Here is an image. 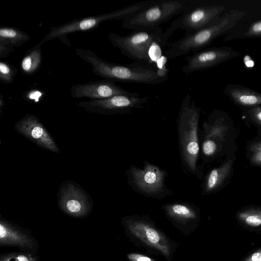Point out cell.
<instances>
[{
	"label": "cell",
	"instance_id": "cell-1",
	"mask_svg": "<svg viewBox=\"0 0 261 261\" xmlns=\"http://www.w3.org/2000/svg\"><path fill=\"white\" fill-rule=\"evenodd\" d=\"M201 109L187 94L182 99L177 117L178 152L181 168L185 173L201 179L202 169L200 157L199 121Z\"/></svg>",
	"mask_w": 261,
	"mask_h": 261
},
{
	"label": "cell",
	"instance_id": "cell-2",
	"mask_svg": "<svg viewBox=\"0 0 261 261\" xmlns=\"http://www.w3.org/2000/svg\"><path fill=\"white\" fill-rule=\"evenodd\" d=\"M77 56L89 64L93 73L112 82L156 85L168 79L166 67L159 68L154 65L139 63L120 64L101 59L95 53L89 49L76 48Z\"/></svg>",
	"mask_w": 261,
	"mask_h": 261
},
{
	"label": "cell",
	"instance_id": "cell-3",
	"mask_svg": "<svg viewBox=\"0 0 261 261\" xmlns=\"http://www.w3.org/2000/svg\"><path fill=\"white\" fill-rule=\"evenodd\" d=\"M244 14L243 12L239 10H231L208 27L170 43L168 48L164 51L165 56L173 59L201 50L217 37L232 28Z\"/></svg>",
	"mask_w": 261,
	"mask_h": 261
},
{
	"label": "cell",
	"instance_id": "cell-4",
	"mask_svg": "<svg viewBox=\"0 0 261 261\" xmlns=\"http://www.w3.org/2000/svg\"><path fill=\"white\" fill-rule=\"evenodd\" d=\"M124 175L133 190L144 197L162 199L174 194L166 184L168 172L148 161L143 162L142 168L132 164Z\"/></svg>",
	"mask_w": 261,
	"mask_h": 261
},
{
	"label": "cell",
	"instance_id": "cell-5",
	"mask_svg": "<svg viewBox=\"0 0 261 261\" xmlns=\"http://www.w3.org/2000/svg\"><path fill=\"white\" fill-rule=\"evenodd\" d=\"M108 38L112 46L118 48L122 54L145 65H154L149 54L154 43L160 42L163 47L167 44L164 40V33L160 27L134 30L124 36L111 33Z\"/></svg>",
	"mask_w": 261,
	"mask_h": 261
},
{
	"label": "cell",
	"instance_id": "cell-6",
	"mask_svg": "<svg viewBox=\"0 0 261 261\" xmlns=\"http://www.w3.org/2000/svg\"><path fill=\"white\" fill-rule=\"evenodd\" d=\"M225 9L224 6L209 4L200 0H191L164 32L165 42L167 43L169 37L178 29L185 31L187 36L208 27L220 17Z\"/></svg>",
	"mask_w": 261,
	"mask_h": 261
},
{
	"label": "cell",
	"instance_id": "cell-7",
	"mask_svg": "<svg viewBox=\"0 0 261 261\" xmlns=\"http://www.w3.org/2000/svg\"><path fill=\"white\" fill-rule=\"evenodd\" d=\"M191 0H152L148 6L123 20L125 29L140 30L159 25L179 15Z\"/></svg>",
	"mask_w": 261,
	"mask_h": 261
},
{
	"label": "cell",
	"instance_id": "cell-8",
	"mask_svg": "<svg viewBox=\"0 0 261 261\" xmlns=\"http://www.w3.org/2000/svg\"><path fill=\"white\" fill-rule=\"evenodd\" d=\"M152 1L136 3L114 11L75 19L59 26L53 27L38 44L41 46L47 41L56 38L62 39L69 34L94 30L105 21L123 20L148 6Z\"/></svg>",
	"mask_w": 261,
	"mask_h": 261
},
{
	"label": "cell",
	"instance_id": "cell-9",
	"mask_svg": "<svg viewBox=\"0 0 261 261\" xmlns=\"http://www.w3.org/2000/svg\"><path fill=\"white\" fill-rule=\"evenodd\" d=\"M148 97L141 96L136 92L117 95L99 100L81 101L77 106L92 113L104 115L130 113L136 109H144Z\"/></svg>",
	"mask_w": 261,
	"mask_h": 261
},
{
	"label": "cell",
	"instance_id": "cell-10",
	"mask_svg": "<svg viewBox=\"0 0 261 261\" xmlns=\"http://www.w3.org/2000/svg\"><path fill=\"white\" fill-rule=\"evenodd\" d=\"M238 53L224 47L201 49L186 58L187 63L181 68L185 74L205 70L237 56Z\"/></svg>",
	"mask_w": 261,
	"mask_h": 261
},
{
	"label": "cell",
	"instance_id": "cell-11",
	"mask_svg": "<svg viewBox=\"0 0 261 261\" xmlns=\"http://www.w3.org/2000/svg\"><path fill=\"white\" fill-rule=\"evenodd\" d=\"M15 128L40 147L55 153L59 152L54 140L35 116L27 114L16 123Z\"/></svg>",
	"mask_w": 261,
	"mask_h": 261
},
{
	"label": "cell",
	"instance_id": "cell-12",
	"mask_svg": "<svg viewBox=\"0 0 261 261\" xmlns=\"http://www.w3.org/2000/svg\"><path fill=\"white\" fill-rule=\"evenodd\" d=\"M130 92L114 82L107 80L74 84L70 89V93L73 98H89L91 100L103 99Z\"/></svg>",
	"mask_w": 261,
	"mask_h": 261
},
{
	"label": "cell",
	"instance_id": "cell-13",
	"mask_svg": "<svg viewBox=\"0 0 261 261\" xmlns=\"http://www.w3.org/2000/svg\"><path fill=\"white\" fill-rule=\"evenodd\" d=\"M59 204L65 213L76 217L85 216L90 205L83 191L72 183H67L60 190Z\"/></svg>",
	"mask_w": 261,
	"mask_h": 261
},
{
	"label": "cell",
	"instance_id": "cell-14",
	"mask_svg": "<svg viewBox=\"0 0 261 261\" xmlns=\"http://www.w3.org/2000/svg\"><path fill=\"white\" fill-rule=\"evenodd\" d=\"M0 245L33 249L35 241L27 232L4 220L0 222Z\"/></svg>",
	"mask_w": 261,
	"mask_h": 261
},
{
	"label": "cell",
	"instance_id": "cell-15",
	"mask_svg": "<svg viewBox=\"0 0 261 261\" xmlns=\"http://www.w3.org/2000/svg\"><path fill=\"white\" fill-rule=\"evenodd\" d=\"M232 161L211 169L205 176L202 185L201 194L207 195L216 192L222 185L231 169Z\"/></svg>",
	"mask_w": 261,
	"mask_h": 261
},
{
	"label": "cell",
	"instance_id": "cell-16",
	"mask_svg": "<svg viewBox=\"0 0 261 261\" xmlns=\"http://www.w3.org/2000/svg\"><path fill=\"white\" fill-rule=\"evenodd\" d=\"M162 208L167 216L176 220H196L199 215L198 208L189 202L176 201L164 204Z\"/></svg>",
	"mask_w": 261,
	"mask_h": 261
},
{
	"label": "cell",
	"instance_id": "cell-17",
	"mask_svg": "<svg viewBox=\"0 0 261 261\" xmlns=\"http://www.w3.org/2000/svg\"><path fill=\"white\" fill-rule=\"evenodd\" d=\"M221 118L213 119L211 117L202 124L200 137L212 139L219 144L225 141L227 127L223 123Z\"/></svg>",
	"mask_w": 261,
	"mask_h": 261
},
{
	"label": "cell",
	"instance_id": "cell-18",
	"mask_svg": "<svg viewBox=\"0 0 261 261\" xmlns=\"http://www.w3.org/2000/svg\"><path fill=\"white\" fill-rule=\"evenodd\" d=\"M41 46L37 44L26 53L20 64L23 74L31 75L40 68L42 62Z\"/></svg>",
	"mask_w": 261,
	"mask_h": 261
},
{
	"label": "cell",
	"instance_id": "cell-19",
	"mask_svg": "<svg viewBox=\"0 0 261 261\" xmlns=\"http://www.w3.org/2000/svg\"><path fill=\"white\" fill-rule=\"evenodd\" d=\"M30 39V35L19 29L9 27L0 28V42L14 47L22 45Z\"/></svg>",
	"mask_w": 261,
	"mask_h": 261
},
{
	"label": "cell",
	"instance_id": "cell-20",
	"mask_svg": "<svg viewBox=\"0 0 261 261\" xmlns=\"http://www.w3.org/2000/svg\"><path fill=\"white\" fill-rule=\"evenodd\" d=\"M229 95L235 102L242 106L261 105V94L249 89L234 88L230 90Z\"/></svg>",
	"mask_w": 261,
	"mask_h": 261
},
{
	"label": "cell",
	"instance_id": "cell-21",
	"mask_svg": "<svg viewBox=\"0 0 261 261\" xmlns=\"http://www.w3.org/2000/svg\"><path fill=\"white\" fill-rule=\"evenodd\" d=\"M200 156L203 162L206 163L217 154L220 144L209 138L200 137Z\"/></svg>",
	"mask_w": 261,
	"mask_h": 261
},
{
	"label": "cell",
	"instance_id": "cell-22",
	"mask_svg": "<svg viewBox=\"0 0 261 261\" xmlns=\"http://www.w3.org/2000/svg\"><path fill=\"white\" fill-rule=\"evenodd\" d=\"M17 69L10 64L1 61L0 62V80L5 84H11L16 75Z\"/></svg>",
	"mask_w": 261,
	"mask_h": 261
},
{
	"label": "cell",
	"instance_id": "cell-23",
	"mask_svg": "<svg viewBox=\"0 0 261 261\" xmlns=\"http://www.w3.org/2000/svg\"><path fill=\"white\" fill-rule=\"evenodd\" d=\"M241 217L249 225L257 226L261 225V211L260 210H253L242 213Z\"/></svg>",
	"mask_w": 261,
	"mask_h": 261
},
{
	"label": "cell",
	"instance_id": "cell-24",
	"mask_svg": "<svg viewBox=\"0 0 261 261\" xmlns=\"http://www.w3.org/2000/svg\"><path fill=\"white\" fill-rule=\"evenodd\" d=\"M0 261H36L34 257L27 253L4 254Z\"/></svg>",
	"mask_w": 261,
	"mask_h": 261
},
{
	"label": "cell",
	"instance_id": "cell-25",
	"mask_svg": "<svg viewBox=\"0 0 261 261\" xmlns=\"http://www.w3.org/2000/svg\"><path fill=\"white\" fill-rule=\"evenodd\" d=\"M250 149L252 152L251 163L254 165L261 166V141L251 144Z\"/></svg>",
	"mask_w": 261,
	"mask_h": 261
},
{
	"label": "cell",
	"instance_id": "cell-26",
	"mask_svg": "<svg viewBox=\"0 0 261 261\" xmlns=\"http://www.w3.org/2000/svg\"><path fill=\"white\" fill-rule=\"evenodd\" d=\"M144 235L146 239L151 244L156 245L162 240L161 234L156 229L153 228H147Z\"/></svg>",
	"mask_w": 261,
	"mask_h": 261
},
{
	"label": "cell",
	"instance_id": "cell-27",
	"mask_svg": "<svg viewBox=\"0 0 261 261\" xmlns=\"http://www.w3.org/2000/svg\"><path fill=\"white\" fill-rule=\"evenodd\" d=\"M244 35L249 37L261 36V20L253 23Z\"/></svg>",
	"mask_w": 261,
	"mask_h": 261
},
{
	"label": "cell",
	"instance_id": "cell-28",
	"mask_svg": "<svg viewBox=\"0 0 261 261\" xmlns=\"http://www.w3.org/2000/svg\"><path fill=\"white\" fill-rule=\"evenodd\" d=\"M14 47L4 43L0 42V57L6 58L13 51Z\"/></svg>",
	"mask_w": 261,
	"mask_h": 261
},
{
	"label": "cell",
	"instance_id": "cell-29",
	"mask_svg": "<svg viewBox=\"0 0 261 261\" xmlns=\"http://www.w3.org/2000/svg\"><path fill=\"white\" fill-rule=\"evenodd\" d=\"M249 113L253 119L261 125V107H255L251 109Z\"/></svg>",
	"mask_w": 261,
	"mask_h": 261
},
{
	"label": "cell",
	"instance_id": "cell-30",
	"mask_svg": "<svg viewBox=\"0 0 261 261\" xmlns=\"http://www.w3.org/2000/svg\"><path fill=\"white\" fill-rule=\"evenodd\" d=\"M128 256L132 261H153L149 257L137 254H130Z\"/></svg>",
	"mask_w": 261,
	"mask_h": 261
},
{
	"label": "cell",
	"instance_id": "cell-31",
	"mask_svg": "<svg viewBox=\"0 0 261 261\" xmlns=\"http://www.w3.org/2000/svg\"><path fill=\"white\" fill-rule=\"evenodd\" d=\"M251 261H261V253L259 252L254 253L251 257Z\"/></svg>",
	"mask_w": 261,
	"mask_h": 261
}]
</instances>
